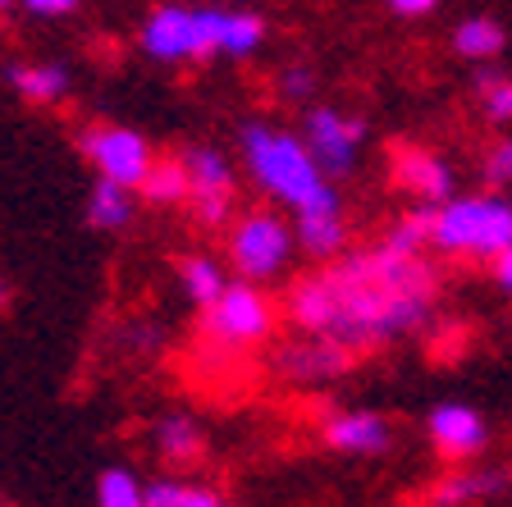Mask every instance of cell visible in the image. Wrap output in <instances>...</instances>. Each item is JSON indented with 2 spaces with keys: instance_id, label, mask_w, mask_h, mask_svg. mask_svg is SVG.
Returning a JSON list of instances; mask_svg holds the SVG:
<instances>
[{
  "instance_id": "6da1fadb",
  "label": "cell",
  "mask_w": 512,
  "mask_h": 507,
  "mask_svg": "<svg viewBox=\"0 0 512 507\" xmlns=\"http://www.w3.org/2000/svg\"><path fill=\"white\" fill-rule=\"evenodd\" d=\"M439 307V275L426 256L394 247L343 252L288 293V320L311 338H330L348 352L384 348L426 329Z\"/></svg>"
},
{
  "instance_id": "7a4b0ae2",
  "label": "cell",
  "mask_w": 512,
  "mask_h": 507,
  "mask_svg": "<svg viewBox=\"0 0 512 507\" xmlns=\"http://www.w3.org/2000/svg\"><path fill=\"white\" fill-rule=\"evenodd\" d=\"M142 51L160 64L206 60V55H256L266 42V19L224 5H160L142 23Z\"/></svg>"
},
{
  "instance_id": "3957f363",
  "label": "cell",
  "mask_w": 512,
  "mask_h": 507,
  "mask_svg": "<svg viewBox=\"0 0 512 507\" xmlns=\"http://www.w3.org/2000/svg\"><path fill=\"white\" fill-rule=\"evenodd\" d=\"M243 160L279 206L298 215H339V192L311 160L302 133H288L275 124H243Z\"/></svg>"
},
{
  "instance_id": "277c9868",
  "label": "cell",
  "mask_w": 512,
  "mask_h": 507,
  "mask_svg": "<svg viewBox=\"0 0 512 507\" xmlns=\"http://www.w3.org/2000/svg\"><path fill=\"white\" fill-rule=\"evenodd\" d=\"M430 247L458 261H499L512 247V197L503 192H471L435 206V238Z\"/></svg>"
},
{
  "instance_id": "5b68a950",
  "label": "cell",
  "mask_w": 512,
  "mask_h": 507,
  "mask_svg": "<svg viewBox=\"0 0 512 507\" xmlns=\"http://www.w3.org/2000/svg\"><path fill=\"white\" fill-rule=\"evenodd\" d=\"M293 252H298L293 224H284L275 211H247L229 229V261L243 275V284H266V279L284 275Z\"/></svg>"
},
{
  "instance_id": "8992f818",
  "label": "cell",
  "mask_w": 512,
  "mask_h": 507,
  "mask_svg": "<svg viewBox=\"0 0 512 507\" xmlns=\"http://www.w3.org/2000/svg\"><path fill=\"white\" fill-rule=\"evenodd\" d=\"M202 329L211 338V348L220 352H243L266 343L270 329H275V307L266 302V293L256 284H229L220 293L215 307H206Z\"/></svg>"
},
{
  "instance_id": "52a82bcc",
  "label": "cell",
  "mask_w": 512,
  "mask_h": 507,
  "mask_svg": "<svg viewBox=\"0 0 512 507\" xmlns=\"http://www.w3.org/2000/svg\"><path fill=\"white\" fill-rule=\"evenodd\" d=\"M302 142L325 179H343L357 169V151L366 142V119L343 115L334 106H311L302 119Z\"/></svg>"
},
{
  "instance_id": "ba28073f",
  "label": "cell",
  "mask_w": 512,
  "mask_h": 507,
  "mask_svg": "<svg viewBox=\"0 0 512 507\" xmlns=\"http://www.w3.org/2000/svg\"><path fill=\"white\" fill-rule=\"evenodd\" d=\"M83 151L87 160L96 165V174L110 183H119V188H142L151 174V165H156V156H151L147 138L142 133H133V128H119V124H96L83 133Z\"/></svg>"
},
{
  "instance_id": "9c48e42d",
  "label": "cell",
  "mask_w": 512,
  "mask_h": 507,
  "mask_svg": "<svg viewBox=\"0 0 512 507\" xmlns=\"http://www.w3.org/2000/svg\"><path fill=\"white\" fill-rule=\"evenodd\" d=\"M183 169H188V206L197 224L220 229L234 211V169L215 147H192L183 151Z\"/></svg>"
},
{
  "instance_id": "30bf717a",
  "label": "cell",
  "mask_w": 512,
  "mask_h": 507,
  "mask_svg": "<svg viewBox=\"0 0 512 507\" xmlns=\"http://www.w3.org/2000/svg\"><path fill=\"white\" fill-rule=\"evenodd\" d=\"M426 439L444 462H476L490 444V425L467 402H439L426 416Z\"/></svg>"
},
{
  "instance_id": "8fae6325",
  "label": "cell",
  "mask_w": 512,
  "mask_h": 507,
  "mask_svg": "<svg viewBox=\"0 0 512 507\" xmlns=\"http://www.w3.org/2000/svg\"><path fill=\"white\" fill-rule=\"evenodd\" d=\"M348 366H352L348 348H339L330 338H311V334H302L298 343H284L270 357V370H275L279 380H293V384H330Z\"/></svg>"
},
{
  "instance_id": "7c38bea8",
  "label": "cell",
  "mask_w": 512,
  "mask_h": 507,
  "mask_svg": "<svg viewBox=\"0 0 512 507\" xmlns=\"http://www.w3.org/2000/svg\"><path fill=\"white\" fill-rule=\"evenodd\" d=\"M320 439H325V448H334V453L380 457V453H389V444H394V425H389V416H380V412L348 407V412H330L320 421Z\"/></svg>"
},
{
  "instance_id": "4fadbf2b",
  "label": "cell",
  "mask_w": 512,
  "mask_h": 507,
  "mask_svg": "<svg viewBox=\"0 0 512 507\" xmlns=\"http://www.w3.org/2000/svg\"><path fill=\"white\" fill-rule=\"evenodd\" d=\"M394 183L412 192L416 206H444L453 201V165L426 147H398L394 151Z\"/></svg>"
},
{
  "instance_id": "5bb4252c",
  "label": "cell",
  "mask_w": 512,
  "mask_h": 507,
  "mask_svg": "<svg viewBox=\"0 0 512 507\" xmlns=\"http://www.w3.org/2000/svg\"><path fill=\"white\" fill-rule=\"evenodd\" d=\"M508 489V476L503 471H490V466H458L439 476L435 485L426 489V507H467V503H480V498H494Z\"/></svg>"
},
{
  "instance_id": "9a60e30c",
  "label": "cell",
  "mask_w": 512,
  "mask_h": 507,
  "mask_svg": "<svg viewBox=\"0 0 512 507\" xmlns=\"http://www.w3.org/2000/svg\"><path fill=\"white\" fill-rule=\"evenodd\" d=\"M503 46H508V32H503V23L490 19V14H471V19H462L458 28H453V51H458L462 60H471L476 69L499 60Z\"/></svg>"
},
{
  "instance_id": "2e32d148",
  "label": "cell",
  "mask_w": 512,
  "mask_h": 507,
  "mask_svg": "<svg viewBox=\"0 0 512 507\" xmlns=\"http://www.w3.org/2000/svg\"><path fill=\"white\" fill-rule=\"evenodd\" d=\"M293 238H298V252L316 256V261H339L348 247V224L343 215H302L293 220Z\"/></svg>"
},
{
  "instance_id": "e0dca14e",
  "label": "cell",
  "mask_w": 512,
  "mask_h": 507,
  "mask_svg": "<svg viewBox=\"0 0 512 507\" xmlns=\"http://www.w3.org/2000/svg\"><path fill=\"white\" fill-rule=\"evenodd\" d=\"M151 444L170 466H188L202 457V425L192 416H160L151 430Z\"/></svg>"
},
{
  "instance_id": "ac0fdd59",
  "label": "cell",
  "mask_w": 512,
  "mask_h": 507,
  "mask_svg": "<svg viewBox=\"0 0 512 507\" xmlns=\"http://www.w3.org/2000/svg\"><path fill=\"white\" fill-rule=\"evenodd\" d=\"M10 83L23 101H37V106H51V101H60L69 92V74L60 64H14Z\"/></svg>"
},
{
  "instance_id": "d6986e66",
  "label": "cell",
  "mask_w": 512,
  "mask_h": 507,
  "mask_svg": "<svg viewBox=\"0 0 512 507\" xmlns=\"http://www.w3.org/2000/svg\"><path fill=\"white\" fill-rule=\"evenodd\" d=\"M147 507H229V498L211 485H192V480L160 476L147 485Z\"/></svg>"
},
{
  "instance_id": "ffe728a7",
  "label": "cell",
  "mask_w": 512,
  "mask_h": 507,
  "mask_svg": "<svg viewBox=\"0 0 512 507\" xmlns=\"http://www.w3.org/2000/svg\"><path fill=\"white\" fill-rule=\"evenodd\" d=\"M476 101H480V115L490 119V124H512V74H503L494 64H480Z\"/></svg>"
},
{
  "instance_id": "44dd1931",
  "label": "cell",
  "mask_w": 512,
  "mask_h": 507,
  "mask_svg": "<svg viewBox=\"0 0 512 507\" xmlns=\"http://www.w3.org/2000/svg\"><path fill=\"white\" fill-rule=\"evenodd\" d=\"M435 238V206H416V211H403L384 238V247H394L403 256H421Z\"/></svg>"
},
{
  "instance_id": "7402d4cb",
  "label": "cell",
  "mask_w": 512,
  "mask_h": 507,
  "mask_svg": "<svg viewBox=\"0 0 512 507\" xmlns=\"http://www.w3.org/2000/svg\"><path fill=\"white\" fill-rule=\"evenodd\" d=\"M87 220H92L96 229H124V224L133 220V197H128V188H119V183H110V179H96L92 201H87Z\"/></svg>"
},
{
  "instance_id": "603a6c76",
  "label": "cell",
  "mask_w": 512,
  "mask_h": 507,
  "mask_svg": "<svg viewBox=\"0 0 512 507\" xmlns=\"http://www.w3.org/2000/svg\"><path fill=\"white\" fill-rule=\"evenodd\" d=\"M138 192L151 206H183L188 201V169H183V160H156Z\"/></svg>"
},
{
  "instance_id": "cb8c5ba5",
  "label": "cell",
  "mask_w": 512,
  "mask_h": 507,
  "mask_svg": "<svg viewBox=\"0 0 512 507\" xmlns=\"http://www.w3.org/2000/svg\"><path fill=\"white\" fill-rule=\"evenodd\" d=\"M96 507H147V485L128 466H106L96 476Z\"/></svg>"
},
{
  "instance_id": "d4e9b609",
  "label": "cell",
  "mask_w": 512,
  "mask_h": 507,
  "mask_svg": "<svg viewBox=\"0 0 512 507\" xmlns=\"http://www.w3.org/2000/svg\"><path fill=\"white\" fill-rule=\"evenodd\" d=\"M183 288H188V297L192 302H197V307H215V302H220V293L229 284H224V270H220V261H211V256H188V261H183Z\"/></svg>"
},
{
  "instance_id": "484cf974",
  "label": "cell",
  "mask_w": 512,
  "mask_h": 507,
  "mask_svg": "<svg viewBox=\"0 0 512 507\" xmlns=\"http://www.w3.org/2000/svg\"><path fill=\"white\" fill-rule=\"evenodd\" d=\"M485 179L499 192H512V138H499L485 151Z\"/></svg>"
},
{
  "instance_id": "4316f807",
  "label": "cell",
  "mask_w": 512,
  "mask_h": 507,
  "mask_svg": "<svg viewBox=\"0 0 512 507\" xmlns=\"http://www.w3.org/2000/svg\"><path fill=\"white\" fill-rule=\"evenodd\" d=\"M279 92H284L288 101H311V96H316V74H311L307 64H293V69L279 74Z\"/></svg>"
},
{
  "instance_id": "83f0119b",
  "label": "cell",
  "mask_w": 512,
  "mask_h": 507,
  "mask_svg": "<svg viewBox=\"0 0 512 507\" xmlns=\"http://www.w3.org/2000/svg\"><path fill=\"white\" fill-rule=\"evenodd\" d=\"M384 5H389L394 14H403V19H426L439 0H384Z\"/></svg>"
},
{
  "instance_id": "f1b7e54d",
  "label": "cell",
  "mask_w": 512,
  "mask_h": 507,
  "mask_svg": "<svg viewBox=\"0 0 512 507\" xmlns=\"http://www.w3.org/2000/svg\"><path fill=\"white\" fill-rule=\"evenodd\" d=\"M490 270H494V284H499V293H503V297H508V302H512V247H508V252L499 256V261L490 265Z\"/></svg>"
},
{
  "instance_id": "f546056e",
  "label": "cell",
  "mask_w": 512,
  "mask_h": 507,
  "mask_svg": "<svg viewBox=\"0 0 512 507\" xmlns=\"http://www.w3.org/2000/svg\"><path fill=\"white\" fill-rule=\"evenodd\" d=\"M32 14H69L78 10V0H23Z\"/></svg>"
},
{
  "instance_id": "4dcf8cb0",
  "label": "cell",
  "mask_w": 512,
  "mask_h": 507,
  "mask_svg": "<svg viewBox=\"0 0 512 507\" xmlns=\"http://www.w3.org/2000/svg\"><path fill=\"white\" fill-rule=\"evenodd\" d=\"M5 10H10V0H0V14H5Z\"/></svg>"
},
{
  "instance_id": "1f68e13d",
  "label": "cell",
  "mask_w": 512,
  "mask_h": 507,
  "mask_svg": "<svg viewBox=\"0 0 512 507\" xmlns=\"http://www.w3.org/2000/svg\"><path fill=\"white\" fill-rule=\"evenodd\" d=\"M5 297H10V293H5V284H0V302H5Z\"/></svg>"
},
{
  "instance_id": "d6a6232c",
  "label": "cell",
  "mask_w": 512,
  "mask_h": 507,
  "mask_svg": "<svg viewBox=\"0 0 512 507\" xmlns=\"http://www.w3.org/2000/svg\"><path fill=\"white\" fill-rule=\"evenodd\" d=\"M206 5H224V0H206Z\"/></svg>"
}]
</instances>
